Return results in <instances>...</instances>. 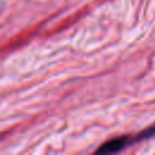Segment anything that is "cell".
Listing matches in <instances>:
<instances>
[{
  "label": "cell",
  "instance_id": "1",
  "mask_svg": "<svg viewBox=\"0 0 155 155\" xmlns=\"http://www.w3.org/2000/svg\"><path fill=\"white\" fill-rule=\"evenodd\" d=\"M128 137L127 136H122V137H116L113 138L105 143H103L99 149H97L96 153L98 154H109V153H116L119 150H121L127 143H128Z\"/></svg>",
  "mask_w": 155,
  "mask_h": 155
}]
</instances>
